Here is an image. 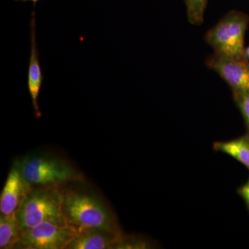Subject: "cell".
Masks as SVG:
<instances>
[{
	"mask_svg": "<svg viewBox=\"0 0 249 249\" xmlns=\"http://www.w3.org/2000/svg\"><path fill=\"white\" fill-rule=\"evenodd\" d=\"M22 231L17 213L0 215V249H15Z\"/></svg>",
	"mask_w": 249,
	"mask_h": 249,
	"instance_id": "cell-11",
	"label": "cell"
},
{
	"mask_svg": "<svg viewBox=\"0 0 249 249\" xmlns=\"http://www.w3.org/2000/svg\"><path fill=\"white\" fill-rule=\"evenodd\" d=\"M213 150L230 156L249 170V134L231 140L214 142Z\"/></svg>",
	"mask_w": 249,
	"mask_h": 249,
	"instance_id": "cell-10",
	"label": "cell"
},
{
	"mask_svg": "<svg viewBox=\"0 0 249 249\" xmlns=\"http://www.w3.org/2000/svg\"><path fill=\"white\" fill-rule=\"evenodd\" d=\"M237 193L245 201V204L249 210V178L247 182L244 183L240 188H239Z\"/></svg>",
	"mask_w": 249,
	"mask_h": 249,
	"instance_id": "cell-15",
	"label": "cell"
},
{
	"mask_svg": "<svg viewBox=\"0 0 249 249\" xmlns=\"http://www.w3.org/2000/svg\"><path fill=\"white\" fill-rule=\"evenodd\" d=\"M152 245L150 241L142 237L133 235H124L122 234L116 243L115 249H151Z\"/></svg>",
	"mask_w": 249,
	"mask_h": 249,
	"instance_id": "cell-13",
	"label": "cell"
},
{
	"mask_svg": "<svg viewBox=\"0 0 249 249\" xmlns=\"http://www.w3.org/2000/svg\"><path fill=\"white\" fill-rule=\"evenodd\" d=\"M186 4L187 16L189 22L194 25H201L204 22L205 11L208 0H183Z\"/></svg>",
	"mask_w": 249,
	"mask_h": 249,
	"instance_id": "cell-12",
	"label": "cell"
},
{
	"mask_svg": "<svg viewBox=\"0 0 249 249\" xmlns=\"http://www.w3.org/2000/svg\"><path fill=\"white\" fill-rule=\"evenodd\" d=\"M62 204L63 191L59 187L34 186L17 213L21 229L22 230L46 222L68 224Z\"/></svg>",
	"mask_w": 249,
	"mask_h": 249,
	"instance_id": "cell-2",
	"label": "cell"
},
{
	"mask_svg": "<svg viewBox=\"0 0 249 249\" xmlns=\"http://www.w3.org/2000/svg\"><path fill=\"white\" fill-rule=\"evenodd\" d=\"M206 65L229 85L232 93L249 91V62L247 58L213 53L206 59Z\"/></svg>",
	"mask_w": 249,
	"mask_h": 249,
	"instance_id": "cell-6",
	"label": "cell"
},
{
	"mask_svg": "<svg viewBox=\"0 0 249 249\" xmlns=\"http://www.w3.org/2000/svg\"><path fill=\"white\" fill-rule=\"evenodd\" d=\"M16 1H23V2H27V1H32L34 3V6L36 7V4L38 1H41V0H15Z\"/></svg>",
	"mask_w": 249,
	"mask_h": 249,
	"instance_id": "cell-16",
	"label": "cell"
},
{
	"mask_svg": "<svg viewBox=\"0 0 249 249\" xmlns=\"http://www.w3.org/2000/svg\"><path fill=\"white\" fill-rule=\"evenodd\" d=\"M63 213L67 224L76 228L95 227L122 232L115 216L99 196L80 190L63 191Z\"/></svg>",
	"mask_w": 249,
	"mask_h": 249,
	"instance_id": "cell-1",
	"label": "cell"
},
{
	"mask_svg": "<svg viewBox=\"0 0 249 249\" xmlns=\"http://www.w3.org/2000/svg\"><path fill=\"white\" fill-rule=\"evenodd\" d=\"M245 56L249 60V46L247 49H245Z\"/></svg>",
	"mask_w": 249,
	"mask_h": 249,
	"instance_id": "cell-17",
	"label": "cell"
},
{
	"mask_svg": "<svg viewBox=\"0 0 249 249\" xmlns=\"http://www.w3.org/2000/svg\"><path fill=\"white\" fill-rule=\"evenodd\" d=\"M34 188L14 162L0 196L1 214L17 213Z\"/></svg>",
	"mask_w": 249,
	"mask_h": 249,
	"instance_id": "cell-7",
	"label": "cell"
},
{
	"mask_svg": "<svg viewBox=\"0 0 249 249\" xmlns=\"http://www.w3.org/2000/svg\"><path fill=\"white\" fill-rule=\"evenodd\" d=\"M31 53L29 58V69H28L27 86L32 101L33 107L36 118H40V112L38 106V97L41 87L43 83L44 76L41 70L38 49H37V38H36V21L35 11L31 14Z\"/></svg>",
	"mask_w": 249,
	"mask_h": 249,
	"instance_id": "cell-8",
	"label": "cell"
},
{
	"mask_svg": "<svg viewBox=\"0 0 249 249\" xmlns=\"http://www.w3.org/2000/svg\"><path fill=\"white\" fill-rule=\"evenodd\" d=\"M233 97L237 107L240 109L241 114L245 119L249 134V91L233 93Z\"/></svg>",
	"mask_w": 249,
	"mask_h": 249,
	"instance_id": "cell-14",
	"label": "cell"
},
{
	"mask_svg": "<svg viewBox=\"0 0 249 249\" xmlns=\"http://www.w3.org/2000/svg\"><path fill=\"white\" fill-rule=\"evenodd\" d=\"M77 231L78 234L65 249H115L123 234L95 227L83 228Z\"/></svg>",
	"mask_w": 249,
	"mask_h": 249,
	"instance_id": "cell-9",
	"label": "cell"
},
{
	"mask_svg": "<svg viewBox=\"0 0 249 249\" xmlns=\"http://www.w3.org/2000/svg\"><path fill=\"white\" fill-rule=\"evenodd\" d=\"M249 24L247 15L237 11L228 13L205 36L214 53L231 58H246L245 36Z\"/></svg>",
	"mask_w": 249,
	"mask_h": 249,
	"instance_id": "cell-4",
	"label": "cell"
},
{
	"mask_svg": "<svg viewBox=\"0 0 249 249\" xmlns=\"http://www.w3.org/2000/svg\"><path fill=\"white\" fill-rule=\"evenodd\" d=\"M77 234L76 228L69 224L42 223L22 229L15 249H65Z\"/></svg>",
	"mask_w": 249,
	"mask_h": 249,
	"instance_id": "cell-5",
	"label": "cell"
},
{
	"mask_svg": "<svg viewBox=\"0 0 249 249\" xmlns=\"http://www.w3.org/2000/svg\"><path fill=\"white\" fill-rule=\"evenodd\" d=\"M35 187L56 186L83 181V175L65 160L49 155H29L15 161Z\"/></svg>",
	"mask_w": 249,
	"mask_h": 249,
	"instance_id": "cell-3",
	"label": "cell"
}]
</instances>
